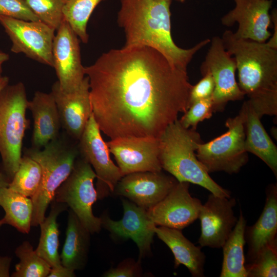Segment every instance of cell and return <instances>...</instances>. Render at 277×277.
<instances>
[{"mask_svg":"<svg viewBox=\"0 0 277 277\" xmlns=\"http://www.w3.org/2000/svg\"><path fill=\"white\" fill-rule=\"evenodd\" d=\"M0 206L5 212V224L10 225L21 233L28 234L31 227L33 202L8 187H0Z\"/></svg>","mask_w":277,"mask_h":277,"instance_id":"obj_27","label":"cell"},{"mask_svg":"<svg viewBox=\"0 0 277 277\" xmlns=\"http://www.w3.org/2000/svg\"><path fill=\"white\" fill-rule=\"evenodd\" d=\"M28 109L33 119L32 147L41 149L60 134L61 123L53 94L35 92L32 100L28 102Z\"/></svg>","mask_w":277,"mask_h":277,"instance_id":"obj_21","label":"cell"},{"mask_svg":"<svg viewBox=\"0 0 277 277\" xmlns=\"http://www.w3.org/2000/svg\"><path fill=\"white\" fill-rule=\"evenodd\" d=\"M177 2H180V3H183L185 2V0H174Z\"/></svg>","mask_w":277,"mask_h":277,"instance_id":"obj_44","label":"cell"},{"mask_svg":"<svg viewBox=\"0 0 277 277\" xmlns=\"http://www.w3.org/2000/svg\"><path fill=\"white\" fill-rule=\"evenodd\" d=\"M19 262L15 265L12 277H46L51 267L33 249L28 241L23 242L15 250Z\"/></svg>","mask_w":277,"mask_h":277,"instance_id":"obj_30","label":"cell"},{"mask_svg":"<svg viewBox=\"0 0 277 277\" xmlns=\"http://www.w3.org/2000/svg\"><path fill=\"white\" fill-rule=\"evenodd\" d=\"M190 183L178 182L159 203L147 210L156 226L182 230L199 217L201 201L189 192Z\"/></svg>","mask_w":277,"mask_h":277,"instance_id":"obj_15","label":"cell"},{"mask_svg":"<svg viewBox=\"0 0 277 277\" xmlns=\"http://www.w3.org/2000/svg\"><path fill=\"white\" fill-rule=\"evenodd\" d=\"M25 1L38 19L55 31L65 19V0Z\"/></svg>","mask_w":277,"mask_h":277,"instance_id":"obj_32","label":"cell"},{"mask_svg":"<svg viewBox=\"0 0 277 277\" xmlns=\"http://www.w3.org/2000/svg\"><path fill=\"white\" fill-rule=\"evenodd\" d=\"M266 201L259 218L251 226L246 227L244 238L248 249L245 265L251 263L265 247L277 241V185H269Z\"/></svg>","mask_w":277,"mask_h":277,"instance_id":"obj_20","label":"cell"},{"mask_svg":"<svg viewBox=\"0 0 277 277\" xmlns=\"http://www.w3.org/2000/svg\"><path fill=\"white\" fill-rule=\"evenodd\" d=\"M158 139L162 169L178 182L199 185L218 196L231 197L230 192L216 183L197 159L195 151L202 141L196 129L185 128L177 119L167 126Z\"/></svg>","mask_w":277,"mask_h":277,"instance_id":"obj_4","label":"cell"},{"mask_svg":"<svg viewBox=\"0 0 277 277\" xmlns=\"http://www.w3.org/2000/svg\"><path fill=\"white\" fill-rule=\"evenodd\" d=\"M106 144L122 176L133 172L162 170L157 138L121 137L111 139Z\"/></svg>","mask_w":277,"mask_h":277,"instance_id":"obj_13","label":"cell"},{"mask_svg":"<svg viewBox=\"0 0 277 277\" xmlns=\"http://www.w3.org/2000/svg\"><path fill=\"white\" fill-rule=\"evenodd\" d=\"M227 130L211 141L200 143L196 156L207 172L238 173L248 161L245 148L244 112L228 118L225 122Z\"/></svg>","mask_w":277,"mask_h":277,"instance_id":"obj_7","label":"cell"},{"mask_svg":"<svg viewBox=\"0 0 277 277\" xmlns=\"http://www.w3.org/2000/svg\"><path fill=\"white\" fill-rule=\"evenodd\" d=\"M43 150L30 148L24 155L36 161L42 169L41 184L31 198L33 213L31 226H37L44 220L46 210L55 192L72 172L79 156L77 145L70 143L65 135L59 136L47 144Z\"/></svg>","mask_w":277,"mask_h":277,"instance_id":"obj_5","label":"cell"},{"mask_svg":"<svg viewBox=\"0 0 277 277\" xmlns=\"http://www.w3.org/2000/svg\"><path fill=\"white\" fill-rule=\"evenodd\" d=\"M12 258L0 255V277L10 276V268Z\"/></svg>","mask_w":277,"mask_h":277,"instance_id":"obj_38","label":"cell"},{"mask_svg":"<svg viewBox=\"0 0 277 277\" xmlns=\"http://www.w3.org/2000/svg\"><path fill=\"white\" fill-rule=\"evenodd\" d=\"M9 59V55L8 53L0 51V77L2 76L3 72V65Z\"/></svg>","mask_w":277,"mask_h":277,"instance_id":"obj_40","label":"cell"},{"mask_svg":"<svg viewBox=\"0 0 277 277\" xmlns=\"http://www.w3.org/2000/svg\"><path fill=\"white\" fill-rule=\"evenodd\" d=\"M241 109L244 112L245 148L259 157L277 176V147L265 129L256 113L247 101Z\"/></svg>","mask_w":277,"mask_h":277,"instance_id":"obj_22","label":"cell"},{"mask_svg":"<svg viewBox=\"0 0 277 277\" xmlns=\"http://www.w3.org/2000/svg\"><path fill=\"white\" fill-rule=\"evenodd\" d=\"M177 182L173 176L162 171L133 172L121 177L112 194L148 210L162 201Z\"/></svg>","mask_w":277,"mask_h":277,"instance_id":"obj_16","label":"cell"},{"mask_svg":"<svg viewBox=\"0 0 277 277\" xmlns=\"http://www.w3.org/2000/svg\"><path fill=\"white\" fill-rule=\"evenodd\" d=\"M245 266L247 277L277 276V241L263 248L254 260Z\"/></svg>","mask_w":277,"mask_h":277,"instance_id":"obj_31","label":"cell"},{"mask_svg":"<svg viewBox=\"0 0 277 277\" xmlns=\"http://www.w3.org/2000/svg\"><path fill=\"white\" fill-rule=\"evenodd\" d=\"M235 7L221 19L227 27L238 24L234 36L240 39L265 43L271 36L269 28L272 21L269 10L271 0H234Z\"/></svg>","mask_w":277,"mask_h":277,"instance_id":"obj_18","label":"cell"},{"mask_svg":"<svg viewBox=\"0 0 277 277\" xmlns=\"http://www.w3.org/2000/svg\"><path fill=\"white\" fill-rule=\"evenodd\" d=\"M10 181L6 176L3 173L0 172V187H8Z\"/></svg>","mask_w":277,"mask_h":277,"instance_id":"obj_41","label":"cell"},{"mask_svg":"<svg viewBox=\"0 0 277 277\" xmlns=\"http://www.w3.org/2000/svg\"><path fill=\"white\" fill-rule=\"evenodd\" d=\"M105 1L65 0L64 19L83 43L89 40L87 27L90 16L97 6Z\"/></svg>","mask_w":277,"mask_h":277,"instance_id":"obj_29","label":"cell"},{"mask_svg":"<svg viewBox=\"0 0 277 277\" xmlns=\"http://www.w3.org/2000/svg\"><path fill=\"white\" fill-rule=\"evenodd\" d=\"M51 92L57 106L62 127L68 136L78 140L92 113L88 77L85 76L77 89L67 93L60 89L56 81Z\"/></svg>","mask_w":277,"mask_h":277,"instance_id":"obj_19","label":"cell"},{"mask_svg":"<svg viewBox=\"0 0 277 277\" xmlns=\"http://www.w3.org/2000/svg\"><path fill=\"white\" fill-rule=\"evenodd\" d=\"M95 178L91 165L78 156L72 172L57 189L53 199L66 204L91 234L99 232L102 227L101 218L92 211V206L98 199L93 183Z\"/></svg>","mask_w":277,"mask_h":277,"instance_id":"obj_8","label":"cell"},{"mask_svg":"<svg viewBox=\"0 0 277 277\" xmlns=\"http://www.w3.org/2000/svg\"><path fill=\"white\" fill-rule=\"evenodd\" d=\"M271 15L272 23L274 25V32L267 43L271 47L277 48V13L276 10L274 9Z\"/></svg>","mask_w":277,"mask_h":277,"instance_id":"obj_39","label":"cell"},{"mask_svg":"<svg viewBox=\"0 0 277 277\" xmlns=\"http://www.w3.org/2000/svg\"><path fill=\"white\" fill-rule=\"evenodd\" d=\"M235 204L234 198L208 195L198 217L201 230L198 243L201 247H222L238 221L233 210Z\"/></svg>","mask_w":277,"mask_h":277,"instance_id":"obj_17","label":"cell"},{"mask_svg":"<svg viewBox=\"0 0 277 277\" xmlns=\"http://www.w3.org/2000/svg\"><path fill=\"white\" fill-rule=\"evenodd\" d=\"M213 112V103L210 97L192 103L179 121L185 128L196 129L197 125L210 118Z\"/></svg>","mask_w":277,"mask_h":277,"instance_id":"obj_33","label":"cell"},{"mask_svg":"<svg viewBox=\"0 0 277 277\" xmlns=\"http://www.w3.org/2000/svg\"><path fill=\"white\" fill-rule=\"evenodd\" d=\"M92 113L111 139L158 138L189 108L187 70L148 46L111 49L84 67Z\"/></svg>","mask_w":277,"mask_h":277,"instance_id":"obj_1","label":"cell"},{"mask_svg":"<svg viewBox=\"0 0 277 277\" xmlns=\"http://www.w3.org/2000/svg\"><path fill=\"white\" fill-rule=\"evenodd\" d=\"M5 224V221L4 218L0 220V228L4 225Z\"/></svg>","mask_w":277,"mask_h":277,"instance_id":"obj_43","label":"cell"},{"mask_svg":"<svg viewBox=\"0 0 277 277\" xmlns=\"http://www.w3.org/2000/svg\"><path fill=\"white\" fill-rule=\"evenodd\" d=\"M42 177V169L39 164L31 157L24 155L8 187L32 198L39 187Z\"/></svg>","mask_w":277,"mask_h":277,"instance_id":"obj_28","label":"cell"},{"mask_svg":"<svg viewBox=\"0 0 277 277\" xmlns=\"http://www.w3.org/2000/svg\"><path fill=\"white\" fill-rule=\"evenodd\" d=\"M225 49L234 57L238 85L260 118L277 115V48L267 42L235 37L225 30L221 37Z\"/></svg>","mask_w":277,"mask_h":277,"instance_id":"obj_3","label":"cell"},{"mask_svg":"<svg viewBox=\"0 0 277 277\" xmlns=\"http://www.w3.org/2000/svg\"><path fill=\"white\" fill-rule=\"evenodd\" d=\"M0 24L9 36L14 53L53 68L52 45L55 30L41 21H27L0 15Z\"/></svg>","mask_w":277,"mask_h":277,"instance_id":"obj_9","label":"cell"},{"mask_svg":"<svg viewBox=\"0 0 277 277\" xmlns=\"http://www.w3.org/2000/svg\"><path fill=\"white\" fill-rule=\"evenodd\" d=\"M246 223L241 211L236 225L222 246L223 260L221 277H247L244 253Z\"/></svg>","mask_w":277,"mask_h":277,"instance_id":"obj_25","label":"cell"},{"mask_svg":"<svg viewBox=\"0 0 277 277\" xmlns=\"http://www.w3.org/2000/svg\"><path fill=\"white\" fill-rule=\"evenodd\" d=\"M75 276L74 271L62 265L51 268L48 277H74Z\"/></svg>","mask_w":277,"mask_h":277,"instance_id":"obj_37","label":"cell"},{"mask_svg":"<svg viewBox=\"0 0 277 277\" xmlns=\"http://www.w3.org/2000/svg\"><path fill=\"white\" fill-rule=\"evenodd\" d=\"M155 233L169 248L174 257V267L186 266L193 277H203L206 256L201 247L194 245L181 230L155 226Z\"/></svg>","mask_w":277,"mask_h":277,"instance_id":"obj_23","label":"cell"},{"mask_svg":"<svg viewBox=\"0 0 277 277\" xmlns=\"http://www.w3.org/2000/svg\"><path fill=\"white\" fill-rule=\"evenodd\" d=\"M142 274L141 261L129 258L123 260L116 267L111 268L103 274L105 277H135Z\"/></svg>","mask_w":277,"mask_h":277,"instance_id":"obj_36","label":"cell"},{"mask_svg":"<svg viewBox=\"0 0 277 277\" xmlns=\"http://www.w3.org/2000/svg\"><path fill=\"white\" fill-rule=\"evenodd\" d=\"M9 79L8 76H2L0 77V91L9 84Z\"/></svg>","mask_w":277,"mask_h":277,"instance_id":"obj_42","label":"cell"},{"mask_svg":"<svg viewBox=\"0 0 277 277\" xmlns=\"http://www.w3.org/2000/svg\"><path fill=\"white\" fill-rule=\"evenodd\" d=\"M202 75V78L192 86L189 96V107L197 101L212 97L215 87L213 78L209 72Z\"/></svg>","mask_w":277,"mask_h":277,"instance_id":"obj_35","label":"cell"},{"mask_svg":"<svg viewBox=\"0 0 277 277\" xmlns=\"http://www.w3.org/2000/svg\"><path fill=\"white\" fill-rule=\"evenodd\" d=\"M123 216L113 221L103 214L102 227L109 231L116 239H132L139 250V260L151 254V245L156 226L149 216L147 210L128 199H122Z\"/></svg>","mask_w":277,"mask_h":277,"instance_id":"obj_14","label":"cell"},{"mask_svg":"<svg viewBox=\"0 0 277 277\" xmlns=\"http://www.w3.org/2000/svg\"><path fill=\"white\" fill-rule=\"evenodd\" d=\"M90 234L70 209L68 210L66 239L60 255L63 266L73 271L84 269L88 260Z\"/></svg>","mask_w":277,"mask_h":277,"instance_id":"obj_24","label":"cell"},{"mask_svg":"<svg viewBox=\"0 0 277 277\" xmlns=\"http://www.w3.org/2000/svg\"><path fill=\"white\" fill-rule=\"evenodd\" d=\"M101 131L92 113L77 144L79 155L91 165L96 174L98 199L112 194L122 177L119 168L110 157L109 149Z\"/></svg>","mask_w":277,"mask_h":277,"instance_id":"obj_11","label":"cell"},{"mask_svg":"<svg viewBox=\"0 0 277 277\" xmlns=\"http://www.w3.org/2000/svg\"><path fill=\"white\" fill-rule=\"evenodd\" d=\"M0 15L27 21H40L25 0H0Z\"/></svg>","mask_w":277,"mask_h":277,"instance_id":"obj_34","label":"cell"},{"mask_svg":"<svg viewBox=\"0 0 277 277\" xmlns=\"http://www.w3.org/2000/svg\"><path fill=\"white\" fill-rule=\"evenodd\" d=\"M29 101L22 82L8 85L0 91V154L5 175L10 182L22 157L26 112Z\"/></svg>","mask_w":277,"mask_h":277,"instance_id":"obj_6","label":"cell"},{"mask_svg":"<svg viewBox=\"0 0 277 277\" xmlns=\"http://www.w3.org/2000/svg\"><path fill=\"white\" fill-rule=\"evenodd\" d=\"M172 0H120L117 21L125 36L124 47L148 46L174 66L187 70L194 55L210 43L204 39L189 49L177 46L171 34Z\"/></svg>","mask_w":277,"mask_h":277,"instance_id":"obj_2","label":"cell"},{"mask_svg":"<svg viewBox=\"0 0 277 277\" xmlns=\"http://www.w3.org/2000/svg\"><path fill=\"white\" fill-rule=\"evenodd\" d=\"M51 204L49 215L39 224L41 235L35 251L39 256L53 268L62 265L58 251L60 232L57 219L68 207L66 204L54 200Z\"/></svg>","mask_w":277,"mask_h":277,"instance_id":"obj_26","label":"cell"},{"mask_svg":"<svg viewBox=\"0 0 277 277\" xmlns=\"http://www.w3.org/2000/svg\"><path fill=\"white\" fill-rule=\"evenodd\" d=\"M201 66V73L209 72L214 82L212 95L213 112L224 110L229 102L239 101L245 95L235 78L236 61L225 49L221 37L215 36Z\"/></svg>","mask_w":277,"mask_h":277,"instance_id":"obj_10","label":"cell"},{"mask_svg":"<svg viewBox=\"0 0 277 277\" xmlns=\"http://www.w3.org/2000/svg\"><path fill=\"white\" fill-rule=\"evenodd\" d=\"M52 55L60 89L66 93L77 89L86 76L85 67L82 63L80 39L65 19L55 34Z\"/></svg>","mask_w":277,"mask_h":277,"instance_id":"obj_12","label":"cell"}]
</instances>
